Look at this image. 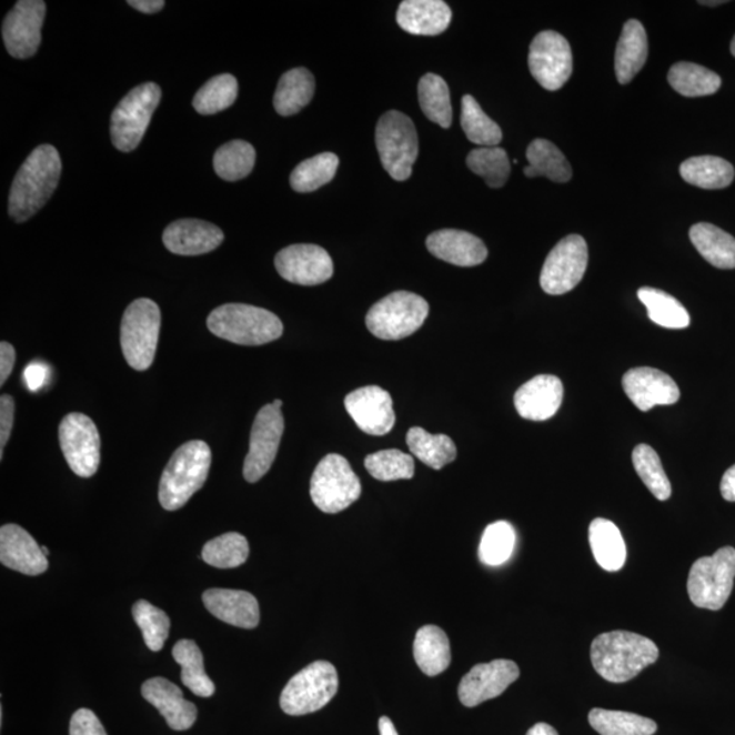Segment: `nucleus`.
Returning <instances> with one entry per match:
<instances>
[{"label":"nucleus","instance_id":"obj_1","mask_svg":"<svg viewBox=\"0 0 735 735\" xmlns=\"http://www.w3.org/2000/svg\"><path fill=\"white\" fill-rule=\"evenodd\" d=\"M62 174V160L52 144H41L17 172L9 195V214L18 224L32 219L50 201Z\"/></svg>","mask_w":735,"mask_h":735},{"label":"nucleus","instance_id":"obj_2","mask_svg":"<svg viewBox=\"0 0 735 735\" xmlns=\"http://www.w3.org/2000/svg\"><path fill=\"white\" fill-rule=\"evenodd\" d=\"M592 664L608 683L623 684L635 678L660 658L656 644L646 636L628 631L606 632L594 638Z\"/></svg>","mask_w":735,"mask_h":735},{"label":"nucleus","instance_id":"obj_3","mask_svg":"<svg viewBox=\"0 0 735 735\" xmlns=\"http://www.w3.org/2000/svg\"><path fill=\"white\" fill-rule=\"evenodd\" d=\"M212 466V450L202 440H191L174 451L162 472L159 499L162 509L177 511L202 490Z\"/></svg>","mask_w":735,"mask_h":735},{"label":"nucleus","instance_id":"obj_4","mask_svg":"<svg viewBox=\"0 0 735 735\" xmlns=\"http://www.w3.org/2000/svg\"><path fill=\"white\" fill-rule=\"evenodd\" d=\"M208 328L215 336L243 346H261L281 339V319L249 304H224L210 313Z\"/></svg>","mask_w":735,"mask_h":735},{"label":"nucleus","instance_id":"obj_5","mask_svg":"<svg viewBox=\"0 0 735 735\" xmlns=\"http://www.w3.org/2000/svg\"><path fill=\"white\" fill-rule=\"evenodd\" d=\"M375 140L384 171L396 182L411 178L420 149L413 120L402 112H385L379 119Z\"/></svg>","mask_w":735,"mask_h":735},{"label":"nucleus","instance_id":"obj_6","mask_svg":"<svg viewBox=\"0 0 735 735\" xmlns=\"http://www.w3.org/2000/svg\"><path fill=\"white\" fill-rule=\"evenodd\" d=\"M161 311L150 299L132 301L120 325V343L125 361L135 371L152 366L159 345Z\"/></svg>","mask_w":735,"mask_h":735},{"label":"nucleus","instance_id":"obj_7","mask_svg":"<svg viewBox=\"0 0 735 735\" xmlns=\"http://www.w3.org/2000/svg\"><path fill=\"white\" fill-rule=\"evenodd\" d=\"M430 304L412 292H394L377 301L366 313L368 330L379 340L400 341L423 328Z\"/></svg>","mask_w":735,"mask_h":735},{"label":"nucleus","instance_id":"obj_8","mask_svg":"<svg viewBox=\"0 0 735 735\" xmlns=\"http://www.w3.org/2000/svg\"><path fill=\"white\" fill-rule=\"evenodd\" d=\"M339 673L328 661H316L299 672L281 693L283 713L300 716L328 706L339 692Z\"/></svg>","mask_w":735,"mask_h":735},{"label":"nucleus","instance_id":"obj_9","mask_svg":"<svg viewBox=\"0 0 735 735\" xmlns=\"http://www.w3.org/2000/svg\"><path fill=\"white\" fill-rule=\"evenodd\" d=\"M160 100L161 88L154 82L143 83L124 95L114 108L111 118V138L114 148L120 152L130 153L140 147Z\"/></svg>","mask_w":735,"mask_h":735},{"label":"nucleus","instance_id":"obj_10","mask_svg":"<svg viewBox=\"0 0 735 735\" xmlns=\"http://www.w3.org/2000/svg\"><path fill=\"white\" fill-rule=\"evenodd\" d=\"M735 577V550L722 547L711 557L693 563L688 577V594L692 604L721 611L731 596Z\"/></svg>","mask_w":735,"mask_h":735},{"label":"nucleus","instance_id":"obj_11","mask_svg":"<svg viewBox=\"0 0 735 735\" xmlns=\"http://www.w3.org/2000/svg\"><path fill=\"white\" fill-rule=\"evenodd\" d=\"M313 504L325 514H339L361 496V482L351 463L339 454L324 456L312 474Z\"/></svg>","mask_w":735,"mask_h":735},{"label":"nucleus","instance_id":"obj_12","mask_svg":"<svg viewBox=\"0 0 735 735\" xmlns=\"http://www.w3.org/2000/svg\"><path fill=\"white\" fill-rule=\"evenodd\" d=\"M59 443L66 462L78 477L89 479L98 473L101 440L92 419L82 413L66 415L59 425Z\"/></svg>","mask_w":735,"mask_h":735},{"label":"nucleus","instance_id":"obj_13","mask_svg":"<svg viewBox=\"0 0 735 735\" xmlns=\"http://www.w3.org/2000/svg\"><path fill=\"white\" fill-rule=\"evenodd\" d=\"M588 264L586 240L580 234H570L547 255L541 271V288L552 296L568 293L580 285Z\"/></svg>","mask_w":735,"mask_h":735},{"label":"nucleus","instance_id":"obj_14","mask_svg":"<svg viewBox=\"0 0 735 735\" xmlns=\"http://www.w3.org/2000/svg\"><path fill=\"white\" fill-rule=\"evenodd\" d=\"M528 68L542 88L550 92L562 89L574 70L568 41L554 30H545L535 36L530 46Z\"/></svg>","mask_w":735,"mask_h":735},{"label":"nucleus","instance_id":"obj_15","mask_svg":"<svg viewBox=\"0 0 735 735\" xmlns=\"http://www.w3.org/2000/svg\"><path fill=\"white\" fill-rule=\"evenodd\" d=\"M285 421L281 407L273 403L256 414L250 436V450L245 456L243 474L246 482L255 484L269 473L279 453Z\"/></svg>","mask_w":735,"mask_h":735},{"label":"nucleus","instance_id":"obj_16","mask_svg":"<svg viewBox=\"0 0 735 735\" xmlns=\"http://www.w3.org/2000/svg\"><path fill=\"white\" fill-rule=\"evenodd\" d=\"M47 4L43 0H20L6 16L2 27L6 50L16 59H29L41 44Z\"/></svg>","mask_w":735,"mask_h":735},{"label":"nucleus","instance_id":"obj_17","mask_svg":"<svg viewBox=\"0 0 735 735\" xmlns=\"http://www.w3.org/2000/svg\"><path fill=\"white\" fill-rule=\"evenodd\" d=\"M275 269L283 280L303 286L321 285L334 274L333 259L315 244H293L281 250L275 256Z\"/></svg>","mask_w":735,"mask_h":735},{"label":"nucleus","instance_id":"obj_18","mask_svg":"<svg viewBox=\"0 0 735 735\" xmlns=\"http://www.w3.org/2000/svg\"><path fill=\"white\" fill-rule=\"evenodd\" d=\"M520 676V667L512 661L497 660L490 664H480L462 678L457 696L463 706L477 707L502 695Z\"/></svg>","mask_w":735,"mask_h":735},{"label":"nucleus","instance_id":"obj_19","mask_svg":"<svg viewBox=\"0 0 735 735\" xmlns=\"http://www.w3.org/2000/svg\"><path fill=\"white\" fill-rule=\"evenodd\" d=\"M345 407L355 425L368 435L383 436L395 425L393 400L377 385L353 391L345 397Z\"/></svg>","mask_w":735,"mask_h":735},{"label":"nucleus","instance_id":"obj_20","mask_svg":"<svg viewBox=\"0 0 735 735\" xmlns=\"http://www.w3.org/2000/svg\"><path fill=\"white\" fill-rule=\"evenodd\" d=\"M623 389L631 402L642 412L660 405H674L679 400V389L667 373L655 368L638 366L625 373Z\"/></svg>","mask_w":735,"mask_h":735},{"label":"nucleus","instance_id":"obj_21","mask_svg":"<svg viewBox=\"0 0 735 735\" xmlns=\"http://www.w3.org/2000/svg\"><path fill=\"white\" fill-rule=\"evenodd\" d=\"M0 562L10 570L29 576L44 574L48 560L41 546L26 528L4 524L0 528Z\"/></svg>","mask_w":735,"mask_h":735},{"label":"nucleus","instance_id":"obj_22","mask_svg":"<svg viewBox=\"0 0 735 735\" xmlns=\"http://www.w3.org/2000/svg\"><path fill=\"white\" fill-rule=\"evenodd\" d=\"M224 239L219 226L194 219L174 221L162 234L167 250L182 256L208 254L219 249Z\"/></svg>","mask_w":735,"mask_h":735},{"label":"nucleus","instance_id":"obj_23","mask_svg":"<svg viewBox=\"0 0 735 735\" xmlns=\"http://www.w3.org/2000/svg\"><path fill=\"white\" fill-rule=\"evenodd\" d=\"M564 385L557 376L538 375L516 391L514 403L521 417L530 421H546L562 406Z\"/></svg>","mask_w":735,"mask_h":735},{"label":"nucleus","instance_id":"obj_24","mask_svg":"<svg viewBox=\"0 0 735 735\" xmlns=\"http://www.w3.org/2000/svg\"><path fill=\"white\" fill-rule=\"evenodd\" d=\"M142 696L159 709L172 731H189L197 721L198 709L194 703L187 702L182 689L170 679L150 678L142 685Z\"/></svg>","mask_w":735,"mask_h":735},{"label":"nucleus","instance_id":"obj_25","mask_svg":"<svg viewBox=\"0 0 735 735\" xmlns=\"http://www.w3.org/2000/svg\"><path fill=\"white\" fill-rule=\"evenodd\" d=\"M426 249L440 261L460 268L479 266L487 258L484 241L472 233L456 231V229L433 232L426 239Z\"/></svg>","mask_w":735,"mask_h":735},{"label":"nucleus","instance_id":"obj_26","mask_svg":"<svg viewBox=\"0 0 735 735\" xmlns=\"http://www.w3.org/2000/svg\"><path fill=\"white\" fill-rule=\"evenodd\" d=\"M202 600L214 617L239 628L254 630L261 620L255 596L241 590H208Z\"/></svg>","mask_w":735,"mask_h":735},{"label":"nucleus","instance_id":"obj_27","mask_svg":"<svg viewBox=\"0 0 735 735\" xmlns=\"http://www.w3.org/2000/svg\"><path fill=\"white\" fill-rule=\"evenodd\" d=\"M453 18L450 6L442 0H405L400 4L396 22L415 36H437L445 32Z\"/></svg>","mask_w":735,"mask_h":735},{"label":"nucleus","instance_id":"obj_28","mask_svg":"<svg viewBox=\"0 0 735 735\" xmlns=\"http://www.w3.org/2000/svg\"><path fill=\"white\" fill-rule=\"evenodd\" d=\"M648 57V40L642 22L630 20L625 22L623 33L616 48L614 69L620 83L626 85L646 64Z\"/></svg>","mask_w":735,"mask_h":735},{"label":"nucleus","instance_id":"obj_29","mask_svg":"<svg viewBox=\"0 0 735 735\" xmlns=\"http://www.w3.org/2000/svg\"><path fill=\"white\" fill-rule=\"evenodd\" d=\"M415 664L426 676L435 677L447 671L451 647L447 634L436 625H425L415 635L413 644Z\"/></svg>","mask_w":735,"mask_h":735},{"label":"nucleus","instance_id":"obj_30","mask_svg":"<svg viewBox=\"0 0 735 735\" xmlns=\"http://www.w3.org/2000/svg\"><path fill=\"white\" fill-rule=\"evenodd\" d=\"M689 238L698 254L714 268L735 269V239L732 234L707 222H701L691 228Z\"/></svg>","mask_w":735,"mask_h":735},{"label":"nucleus","instance_id":"obj_31","mask_svg":"<svg viewBox=\"0 0 735 735\" xmlns=\"http://www.w3.org/2000/svg\"><path fill=\"white\" fill-rule=\"evenodd\" d=\"M590 546L595 562L608 572L623 568L626 560V546L618 527L611 521L598 517L590 524Z\"/></svg>","mask_w":735,"mask_h":735},{"label":"nucleus","instance_id":"obj_32","mask_svg":"<svg viewBox=\"0 0 735 735\" xmlns=\"http://www.w3.org/2000/svg\"><path fill=\"white\" fill-rule=\"evenodd\" d=\"M315 94V78L311 71L299 68L281 77L274 94V108L281 117H292L310 104Z\"/></svg>","mask_w":735,"mask_h":735},{"label":"nucleus","instance_id":"obj_33","mask_svg":"<svg viewBox=\"0 0 735 735\" xmlns=\"http://www.w3.org/2000/svg\"><path fill=\"white\" fill-rule=\"evenodd\" d=\"M686 183L704 190H722L733 183L735 172L731 162L715 155L692 157L679 167Z\"/></svg>","mask_w":735,"mask_h":735},{"label":"nucleus","instance_id":"obj_34","mask_svg":"<svg viewBox=\"0 0 735 735\" xmlns=\"http://www.w3.org/2000/svg\"><path fill=\"white\" fill-rule=\"evenodd\" d=\"M528 165L524 168L527 178L545 177L554 183H566L572 178L568 160L556 144L546 140H535L526 152Z\"/></svg>","mask_w":735,"mask_h":735},{"label":"nucleus","instance_id":"obj_35","mask_svg":"<svg viewBox=\"0 0 735 735\" xmlns=\"http://www.w3.org/2000/svg\"><path fill=\"white\" fill-rule=\"evenodd\" d=\"M406 443L411 453L432 469H443L456 460L455 443L447 435H432L414 426L407 432Z\"/></svg>","mask_w":735,"mask_h":735},{"label":"nucleus","instance_id":"obj_36","mask_svg":"<svg viewBox=\"0 0 735 735\" xmlns=\"http://www.w3.org/2000/svg\"><path fill=\"white\" fill-rule=\"evenodd\" d=\"M173 660L182 666L183 684L199 697L214 695L215 685L204 672L203 655L194 641H183L174 644Z\"/></svg>","mask_w":735,"mask_h":735},{"label":"nucleus","instance_id":"obj_37","mask_svg":"<svg viewBox=\"0 0 735 735\" xmlns=\"http://www.w3.org/2000/svg\"><path fill=\"white\" fill-rule=\"evenodd\" d=\"M671 87L685 98H704L718 92L722 80L718 74L703 66L679 62L668 71Z\"/></svg>","mask_w":735,"mask_h":735},{"label":"nucleus","instance_id":"obj_38","mask_svg":"<svg viewBox=\"0 0 735 735\" xmlns=\"http://www.w3.org/2000/svg\"><path fill=\"white\" fill-rule=\"evenodd\" d=\"M590 725L601 735H654L658 726L646 716L594 708L588 714Z\"/></svg>","mask_w":735,"mask_h":735},{"label":"nucleus","instance_id":"obj_39","mask_svg":"<svg viewBox=\"0 0 735 735\" xmlns=\"http://www.w3.org/2000/svg\"><path fill=\"white\" fill-rule=\"evenodd\" d=\"M638 300L646 305L650 321L665 329L681 330L691 324V318L685 306L671 294L655 288H641Z\"/></svg>","mask_w":735,"mask_h":735},{"label":"nucleus","instance_id":"obj_40","mask_svg":"<svg viewBox=\"0 0 735 735\" xmlns=\"http://www.w3.org/2000/svg\"><path fill=\"white\" fill-rule=\"evenodd\" d=\"M421 110L432 123L450 129L453 123V105L447 82L437 74H425L419 82Z\"/></svg>","mask_w":735,"mask_h":735},{"label":"nucleus","instance_id":"obj_41","mask_svg":"<svg viewBox=\"0 0 735 735\" xmlns=\"http://www.w3.org/2000/svg\"><path fill=\"white\" fill-rule=\"evenodd\" d=\"M461 125L467 140L479 147L496 148L503 140L500 125L482 111L477 100L470 94L462 99Z\"/></svg>","mask_w":735,"mask_h":735},{"label":"nucleus","instance_id":"obj_42","mask_svg":"<svg viewBox=\"0 0 735 735\" xmlns=\"http://www.w3.org/2000/svg\"><path fill=\"white\" fill-rule=\"evenodd\" d=\"M256 152L251 143L236 140L231 141L217 150L214 154V171L226 182H238V180L249 177L254 170Z\"/></svg>","mask_w":735,"mask_h":735},{"label":"nucleus","instance_id":"obj_43","mask_svg":"<svg viewBox=\"0 0 735 735\" xmlns=\"http://www.w3.org/2000/svg\"><path fill=\"white\" fill-rule=\"evenodd\" d=\"M340 167L339 155L322 153L301 162L291 174V185L296 192H313L329 184Z\"/></svg>","mask_w":735,"mask_h":735},{"label":"nucleus","instance_id":"obj_44","mask_svg":"<svg viewBox=\"0 0 735 735\" xmlns=\"http://www.w3.org/2000/svg\"><path fill=\"white\" fill-rule=\"evenodd\" d=\"M249 556V541L239 533L220 535L209 541L202 551L203 562L221 570L238 568Z\"/></svg>","mask_w":735,"mask_h":735},{"label":"nucleus","instance_id":"obj_45","mask_svg":"<svg viewBox=\"0 0 735 735\" xmlns=\"http://www.w3.org/2000/svg\"><path fill=\"white\" fill-rule=\"evenodd\" d=\"M469 170L479 174L492 189H500L510 178L511 162L502 148L474 149L467 155Z\"/></svg>","mask_w":735,"mask_h":735},{"label":"nucleus","instance_id":"obj_46","mask_svg":"<svg viewBox=\"0 0 735 735\" xmlns=\"http://www.w3.org/2000/svg\"><path fill=\"white\" fill-rule=\"evenodd\" d=\"M632 462L648 491L660 502H666L672 496V484L656 451L647 444H638L632 454Z\"/></svg>","mask_w":735,"mask_h":735},{"label":"nucleus","instance_id":"obj_47","mask_svg":"<svg viewBox=\"0 0 735 735\" xmlns=\"http://www.w3.org/2000/svg\"><path fill=\"white\" fill-rule=\"evenodd\" d=\"M516 534L509 522L490 524L482 534L479 557L482 564L499 566L507 563L514 553Z\"/></svg>","mask_w":735,"mask_h":735},{"label":"nucleus","instance_id":"obj_48","mask_svg":"<svg viewBox=\"0 0 735 735\" xmlns=\"http://www.w3.org/2000/svg\"><path fill=\"white\" fill-rule=\"evenodd\" d=\"M239 83L231 74L212 78L207 85L198 90L192 105L201 114H215L232 107L238 99Z\"/></svg>","mask_w":735,"mask_h":735},{"label":"nucleus","instance_id":"obj_49","mask_svg":"<svg viewBox=\"0 0 735 735\" xmlns=\"http://www.w3.org/2000/svg\"><path fill=\"white\" fill-rule=\"evenodd\" d=\"M132 616L140 626L144 644L149 650L159 653L164 647L170 636L171 620L161 608L153 606L150 602L141 600L132 607Z\"/></svg>","mask_w":735,"mask_h":735},{"label":"nucleus","instance_id":"obj_50","mask_svg":"<svg viewBox=\"0 0 735 735\" xmlns=\"http://www.w3.org/2000/svg\"><path fill=\"white\" fill-rule=\"evenodd\" d=\"M365 467L379 481L411 480L414 475V460L400 450H384L365 457Z\"/></svg>","mask_w":735,"mask_h":735},{"label":"nucleus","instance_id":"obj_51","mask_svg":"<svg viewBox=\"0 0 735 735\" xmlns=\"http://www.w3.org/2000/svg\"><path fill=\"white\" fill-rule=\"evenodd\" d=\"M70 735H108L98 715L88 708L78 709L70 721Z\"/></svg>","mask_w":735,"mask_h":735},{"label":"nucleus","instance_id":"obj_52","mask_svg":"<svg viewBox=\"0 0 735 735\" xmlns=\"http://www.w3.org/2000/svg\"><path fill=\"white\" fill-rule=\"evenodd\" d=\"M16 403L13 396L0 397V460H3L6 444H8L14 424Z\"/></svg>","mask_w":735,"mask_h":735},{"label":"nucleus","instance_id":"obj_53","mask_svg":"<svg viewBox=\"0 0 735 735\" xmlns=\"http://www.w3.org/2000/svg\"><path fill=\"white\" fill-rule=\"evenodd\" d=\"M48 373H50V371H48L47 365L39 363V361L30 363L27 366L26 372H23L28 389L30 391H39L43 387L48 381Z\"/></svg>","mask_w":735,"mask_h":735},{"label":"nucleus","instance_id":"obj_54","mask_svg":"<svg viewBox=\"0 0 735 735\" xmlns=\"http://www.w3.org/2000/svg\"><path fill=\"white\" fill-rule=\"evenodd\" d=\"M16 359L17 355L13 345H10L9 342L0 343V384L3 385L10 377L11 372H13Z\"/></svg>","mask_w":735,"mask_h":735},{"label":"nucleus","instance_id":"obj_55","mask_svg":"<svg viewBox=\"0 0 735 735\" xmlns=\"http://www.w3.org/2000/svg\"><path fill=\"white\" fill-rule=\"evenodd\" d=\"M128 3L144 14L159 13L165 6L164 0H129Z\"/></svg>","mask_w":735,"mask_h":735},{"label":"nucleus","instance_id":"obj_56","mask_svg":"<svg viewBox=\"0 0 735 735\" xmlns=\"http://www.w3.org/2000/svg\"><path fill=\"white\" fill-rule=\"evenodd\" d=\"M721 493L727 502H735V465L727 470L721 482Z\"/></svg>","mask_w":735,"mask_h":735},{"label":"nucleus","instance_id":"obj_57","mask_svg":"<svg viewBox=\"0 0 735 735\" xmlns=\"http://www.w3.org/2000/svg\"><path fill=\"white\" fill-rule=\"evenodd\" d=\"M526 735H558V733L556 728L547 725V723H537V725L530 728Z\"/></svg>","mask_w":735,"mask_h":735},{"label":"nucleus","instance_id":"obj_58","mask_svg":"<svg viewBox=\"0 0 735 735\" xmlns=\"http://www.w3.org/2000/svg\"><path fill=\"white\" fill-rule=\"evenodd\" d=\"M379 732H381V735H400L396 732L394 723L391 722L387 716H383V718L379 721Z\"/></svg>","mask_w":735,"mask_h":735},{"label":"nucleus","instance_id":"obj_59","mask_svg":"<svg viewBox=\"0 0 735 735\" xmlns=\"http://www.w3.org/2000/svg\"><path fill=\"white\" fill-rule=\"evenodd\" d=\"M702 4H707V6H716V4H722L725 2H701Z\"/></svg>","mask_w":735,"mask_h":735},{"label":"nucleus","instance_id":"obj_60","mask_svg":"<svg viewBox=\"0 0 735 735\" xmlns=\"http://www.w3.org/2000/svg\"><path fill=\"white\" fill-rule=\"evenodd\" d=\"M731 50H732L733 56L735 57V36H734V39L732 41Z\"/></svg>","mask_w":735,"mask_h":735},{"label":"nucleus","instance_id":"obj_61","mask_svg":"<svg viewBox=\"0 0 735 735\" xmlns=\"http://www.w3.org/2000/svg\"><path fill=\"white\" fill-rule=\"evenodd\" d=\"M273 405H275L276 407H282V401L281 400H275L273 402Z\"/></svg>","mask_w":735,"mask_h":735},{"label":"nucleus","instance_id":"obj_62","mask_svg":"<svg viewBox=\"0 0 735 735\" xmlns=\"http://www.w3.org/2000/svg\"><path fill=\"white\" fill-rule=\"evenodd\" d=\"M41 550H43V553L46 554V556H48V554H50V551H48L46 546H41Z\"/></svg>","mask_w":735,"mask_h":735}]
</instances>
